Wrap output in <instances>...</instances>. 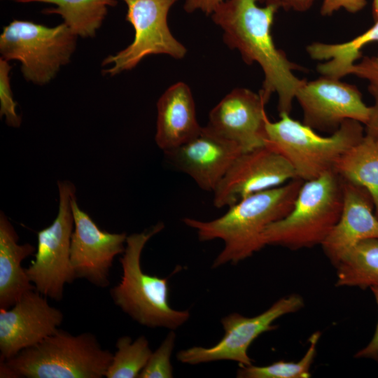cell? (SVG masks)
Here are the masks:
<instances>
[{
	"mask_svg": "<svg viewBox=\"0 0 378 378\" xmlns=\"http://www.w3.org/2000/svg\"><path fill=\"white\" fill-rule=\"evenodd\" d=\"M378 308V286L370 288ZM356 358H368L378 361V321L370 342L355 354Z\"/></svg>",
	"mask_w": 378,
	"mask_h": 378,
	"instance_id": "31",
	"label": "cell"
},
{
	"mask_svg": "<svg viewBox=\"0 0 378 378\" xmlns=\"http://www.w3.org/2000/svg\"><path fill=\"white\" fill-rule=\"evenodd\" d=\"M51 4L54 8L43 10L46 14H57L76 36L93 37L101 27L110 6L115 0H23L22 3Z\"/></svg>",
	"mask_w": 378,
	"mask_h": 378,
	"instance_id": "22",
	"label": "cell"
},
{
	"mask_svg": "<svg viewBox=\"0 0 378 378\" xmlns=\"http://www.w3.org/2000/svg\"><path fill=\"white\" fill-rule=\"evenodd\" d=\"M279 116L266 122L265 146L286 158L304 181L333 171L341 155L365 136L363 125L354 120L344 121L331 135L323 136L289 113Z\"/></svg>",
	"mask_w": 378,
	"mask_h": 378,
	"instance_id": "5",
	"label": "cell"
},
{
	"mask_svg": "<svg viewBox=\"0 0 378 378\" xmlns=\"http://www.w3.org/2000/svg\"><path fill=\"white\" fill-rule=\"evenodd\" d=\"M342 180L334 172L304 181L290 211L264 232L267 245L291 250L321 245L340 216Z\"/></svg>",
	"mask_w": 378,
	"mask_h": 378,
	"instance_id": "6",
	"label": "cell"
},
{
	"mask_svg": "<svg viewBox=\"0 0 378 378\" xmlns=\"http://www.w3.org/2000/svg\"><path fill=\"white\" fill-rule=\"evenodd\" d=\"M336 286L362 289L378 286V238L363 240L336 265Z\"/></svg>",
	"mask_w": 378,
	"mask_h": 378,
	"instance_id": "23",
	"label": "cell"
},
{
	"mask_svg": "<svg viewBox=\"0 0 378 378\" xmlns=\"http://www.w3.org/2000/svg\"><path fill=\"white\" fill-rule=\"evenodd\" d=\"M59 207L56 218L37 232L35 258L26 273L35 289L46 298L59 301L64 286L76 279L70 260L71 238L74 227L71 200L76 187L69 181L57 182Z\"/></svg>",
	"mask_w": 378,
	"mask_h": 378,
	"instance_id": "8",
	"label": "cell"
},
{
	"mask_svg": "<svg viewBox=\"0 0 378 378\" xmlns=\"http://www.w3.org/2000/svg\"><path fill=\"white\" fill-rule=\"evenodd\" d=\"M367 4L366 0H323L320 13L323 16H329L340 9L356 13L363 10Z\"/></svg>",
	"mask_w": 378,
	"mask_h": 378,
	"instance_id": "29",
	"label": "cell"
},
{
	"mask_svg": "<svg viewBox=\"0 0 378 378\" xmlns=\"http://www.w3.org/2000/svg\"><path fill=\"white\" fill-rule=\"evenodd\" d=\"M244 152L206 126L187 143L164 152L167 160L202 190L214 192L235 160Z\"/></svg>",
	"mask_w": 378,
	"mask_h": 378,
	"instance_id": "16",
	"label": "cell"
},
{
	"mask_svg": "<svg viewBox=\"0 0 378 378\" xmlns=\"http://www.w3.org/2000/svg\"><path fill=\"white\" fill-rule=\"evenodd\" d=\"M175 338V333L170 331L159 347L151 353L139 378L173 377L171 356L174 347Z\"/></svg>",
	"mask_w": 378,
	"mask_h": 378,
	"instance_id": "26",
	"label": "cell"
},
{
	"mask_svg": "<svg viewBox=\"0 0 378 378\" xmlns=\"http://www.w3.org/2000/svg\"><path fill=\"white\" fill-rule=\"evenodd\" d=\"M266 104L260 92L234 88L211 110L206 126L239 146L244 152L264 146L269 119Z\"/></svg>",
	"mask_w": 378,
	"mask_h": 378,
	"instance_id": "15",
	"label": "cell"
},
{
	"mask_svg": "<svg viewBox=\"0 0 378 378\" xmlns=\"http://www.w3.org/2000/svg\"><path fill=\"white\" fill-rule=\"evenodd\" d=\"M10 1H15L16 2H22L23 0H10Z\"/></svg>",
	"mask_w": 378,
	"mask_h": 378,
	"instance_id": "35",
	"label": "cell"
},
{
	"mask_svg": "<svg viewBox=\"0 0 378 378\" xmlns=\"http://www.w3.org/2000/svg\"><path fill=\"white\" fill-rule=\"evenodd\" d=\"M19 237L4 211L0 212V309L14 305L27 291L35 289L22 262L36 252L29 243L18 244Z\"/></svg>",
	"mask_w": 378,
	"mask_h": 378,
	"instance_id": "19",
	"label": "cell"
},
{
	"mask_svg": "<svg viewBox=\"0 0 378 378\" xmlns=\"http://www.w3.org/2000/svg\"><path fill=\"white\" fill-rule=\"evenodd\" d=\"M74 227L71 238L70 260L76 279L99 288L110 285V270L115 256L122 254L127 235L101 230L80 209L76 197L71 200Z\"/></svg>",
	"mask_w": 378,
	"mask_h": 378,
	"instance_id": "13",
	"label": "cell"
},
{
	"mask_svg": "<svg viewBox=\"0 0 378 378\" xmlns=\"http://www.w3.org/2000/svg\"><path fill=\"white\" fill-rule=\"evenodd\" d=\"M304 307L303 298L291 294L275 302L269 309L253 317H246L232 313L221 319L225 334L211 347L192 346L176 354L178 360L189 365H197L217 360L236 361L241 365L252 364L248 355L251 343L261 334L274 330V322L281 316L294 313Z\"/></svg>",
	"mask_w": 378,
	"mask_h": 378,
	"instance_id": "10",
	"label": "cell"
},
{
	"mask_svg": "<svg viewBox=\"0 0 378 378\" xmlns=\"http://www.w3.org/2000/svg\"><path fill=\"white\" fill-rule=\"evenodd\" d=\"M295 99L302 111V122L314 130L332 133L346 120L364 125L370 112V106L364 102L356 85L324 76L305 80Z\"/></svg>",
	"mask_w": 378,
	"mask_h": 378,
	"instance_id": "11",
	"label": "cell"
},
{
	"mask_svg": "<svg viewBox=\"0 0 378 378\" xmlns=\"http://www.w3.org/2000/svg\"><path fill=\"white\" fill-rule=\"evenodd\" d=\"M127 5L126 20L134 27L133 41L115 55L106 57L104 71L111 76L134 68L150 55H167L182 59L187 50L172 34L167 23L170 8L178 0H122Z\"/></svg>",
	"mask_w": 378,
	"mask_h": 378,
	"instance_id": "9",
	"label": "cell"
},
{
	"mask_svg": "<svg viewBox=\"0 0 378 378\" xmlns=\"http://www.w3.org/2000/svg\"><path fill=\"white\" fill-rule=\"evenodd\" d=\"M368 92L373 99L367 122L364 125L365 134L378 141V85L369 84Z\"/></svg>",
	"mask_w": 378,
	"mask_h": 378,
	"instance_id": "30",
	"label": "cell"
},
{
	"mask_svg": "<svg viewBox=\"0 0 378 378\" xmlns=\"http://www.w3.org/2000/svg\"><path fill=\"white\" fill-rule=\"evenodd\" d=\"M63 313L36 289L8 309H0V360H8L55 332Z\"/></svg>",
	"mask_w": 378,
	"mask_h": 378,
	"instance_id": "14",
	"label": "cell"
},
{
	"mask_svg": "<svg viewBox=\"0 0 378 378\" xmlns=\"http://www.w3.org/2000/svg\"><path fill=\"white\" fill-rule=\"evenodd\" d=\"M77 36L64 22L49 27L14 20L3 29L0 52L4 59L21 63L22 73L27 80L44 85L69 63Z\"/></svg>",
	"mask_w": 378,
	"mask_h": 378,
	"instance_id": "7",
	"label": "cell"
},
{
	"mask_svg": "<svg viewBox=\"0 0 378 378\" xmlns=\"http://www.w3.org/2000/svg\"><path fill=\"white\" fill-rule=\"evenodd\" d=\"M294 178H298L290 164L267 146L243 152L213 192L214 205L229 207L253 194Z\"/></svg>",
	"mask_w": 378,
	"mask_h": 378,
	"instance_id": "12",
	"label": "cell"
},
{
	"mask_svg": "<svg viewBox=\"0 0 378 378\" xmlns=\"http://www.w3.org/2000/svg\"><path fill=\"white\" fill-rule=\"evenodd\" d=\"M260 0H224L212 13L214 23L223 31V41L237 50L247 64L257 63L264 74L260 94L267 103L272 94L278 97L279 113H289L298 88L305 80L294 74L302 67L290 61L278 48L271 34L278 8L259 6Z\"/></svg>",
	"mask_w": 378,
	"mask_h": 378,
	"instance_id": "1",
	"label": "cell"
},
{
	"mask_svg": "<svg viewBox=\"0 0 378 378\" xmlns=\"http://www.w3.org/2000/svg\"><path fill=\"white\" fill-rule=\"evenodd\" d=\"M350 74L365 79L370 84L378 85V54L356 62L349 70Z\"/></svg>",
	"mask_w": 378,
	"mask_h": 378,
	"instance_id": "28",
	"label": "cell"
},
{
	"mask_svg": "<svg viewBox=\"0 0 378 378\" xmlns=\"http://www.w3.org/2000/svg\"><path fill=\"white\" fill-rule=\"evenodd\" d=\"M115 346L105 377L139 378L152 353L148 340L141 335L132 341L125 335L118 339Z\"/></svg>",
	"mask_w": 378,
	"mask_h": 378,
	"instance_id": "24",
	"label": "cell"
},
{
	"mask_svg": "<svg viewBox=\"0 0 378 378\" xmlns=\"http://www.w3.org/2000/svg\"><path fill=\"white\" fill-rule=\"evenodd\" d=\"M378 43V19L374 24L361 34L350 41L339 43L314 42L307 47L309 57L314 60H326L316 67L324 76L341 79L349 75L351 68L362 55L366 46Z\"/></svg>",
	"mask_w": 378,
	"mask_h": 378,
	"instance_id": "20",
	"label": "cell"
},
{
	"mask_svg": "<svg viewBox=\"0 0 378 378\" xmlns=\"http://www.w3.org/2000/svg\"><path fill=\"white\" fill-rule=\"evenodd\" d=\"M155 141L163 152L180 146L201 131L189 86L177 82L169 87L157 102Z\"/></svg>",
	"mask_w": 378,
	"mask_h": 378,
	"instance_id": "18",
	"label": "cell"
},
{
	"mask_svg": "<svg viewBox=\"0 0 378 378\" xmlns=\"http://www.w3.org/2000/svg\"><path fill=\"white\" fill-rule=\"evenodd\" d=\"M113 354L91 332L74 335L58 329L39 343L0 360V377L102 378Z\"/></svg>",
	"mask_w": 378,
	"mask_h": 378,
	"instance_id": "3",
	"label": "cell"
},
{
	"mask_svg": "<svg viewBox=\"0 0 378 378\" xmlns=\"http://www.w3.org/2000/svg\"><path fill=\"white\" fill-rule=\"evenodd\" d=\"M342 191L343 204L339 220L321 245L335 266L358 242L378 238V217L369 192L344 180Z\"/></svg>",
	"mask_w": 378,
	"mask_h": 378,
	"instance_id": "17",
	"label": "cell"
},
{
	"mask_svg": "<svg viewBox=\"0 0 378 378\" xmlns=\"http://www.w3.org/2000/svg\"><path fill=\"white\" fill-rule=\"evenodd\" d=\"M164 227L160 222L127 236L120 258L121 280L110 290V295L115 305L141 326L174 330L189 319V311L171 307L167 279L145 273L141 266L145 245Z\"/></svg>",
	"mask_w": 378,
	"mask_h": 378,
	"instance_id": "4",
	"label": "cell"
},
{
	"mask_svg": "<svg viewBox=\"0 0 378 378\" xmlns=\"http://www.w3.org/2000/svg\"><path fill=\"white\" fill-rule=\"evenodd\" d=\"M333 171L342 180L369 192L378 217V141L365 134L341 155Z\"/></svg>",
	"mask_w": 378,
	"mask_h": 378,
	"instance_id": "21",
	"label": "cell"
},
{
	"mask_svg": "<svg viewBox=\"0 0 378 378\" xmlns=\"http://www.w3.org/2000/svg\"><path fill=\"white\" fill-rule=\"evenodd\" d=\"M265 5L275 6L278 9L304 12L309 10L314 4L315 0H260Z\"/></svg>",
	"mask_w": 378,
	"mask_h": 378,
	"instance_id": "32",
	"label": "cell"
},
{
	"mask_svg": "<svg viewBox=\"0 0 378 378\" xmlns=\"http://www.w3.org/2000/svg\"><path fill=\"white\" fill-rule=\"evenodd\" d=\"M303 182L294 178L282 186L253 194L209 221L188 217L183 221L196 230L201 241L216 239L224 241L213 268L237 264L266 246L263 237L265 229L290 211Z\"/></svg>",
	"mask_w": 378,
	"mask_h": 378,
	"instance_id": "2",
	"label": "cell"
},
{
	"mask_svg": "<svg viewBox=\"0 0 378 378\" xmlns=\"http://www.w3.org/2000/svg\"><path fill=\"white\" fill-rule=\"evenodd\" d=\"M321 337L319 331L313 333L304 356L298 362L279 360L266 366L241 365L237 370L239 378H309L311 366L316 354V345Z\"/></svg>",
	"mask_w": 378,
	"mask_h": 378,
	"instance_id": "25",
	"label": "cell"
},
{
	"mask_svg": "<svg viewBox=\"0 0 378 378\" xmlns=\"http://www.w3.org/2000/svg\"><path fill=\"white\" fill-rule=\"evenodd\" d=\"M11 66L8 61L0 59V115L5 117L6 124L13 127H19L21 118L16 112L15 102L10 84L9 72Z\"/></svg>",
	"mask_w": 378,
	"mask_h": 378,
	"instance_id": "27",
	"label": "cell"
},
{
	"mask_svg": "<svg viewBox=\"0 0 378 378\" xmlns=\"http://www.w3.org/2000/svg\"><path fill=\"white\" fill-rule=\"evenodd\" d=\"M372 13L374 20L378 19V0H373Z\"/></svg>",
	"mask_w": 378,
	"mask_h": 378,
	"instance_id": "34",
	"label": "cell"
},
{
	"mask_svg": "<svg viewBox=\"0 0 378 378\" xmlns=\"http://www.w3.org/2000/svg\"><path fill=\"white\" fill-rule=\"evenodd\" d=\"M224 0H186L184 10L191 13L200 10L206 15H211L217 6Z\"/></svg>",
	"mask_w": 378,
	"mask_h": 378,
	"instance_id": "33",
	"label": "cell"
}]
</instances>
